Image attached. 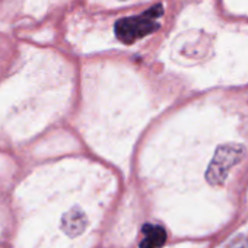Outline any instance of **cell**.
<instances>
[{"label":"cell","instance_id":"obj_1","mask_svg":"<svg viewBox=\"0 0 248 248\" xmlns=\"http://www.w3.org/2000/svg\"><path fill=\"white\" fill-rule=\"evenodd\" d=\"M164 14L162 5H155L138 16L123 18L115 24V35L124 44H133L135 41L152 34L159 28V18Z\"/></svg>","mask_w":248,"mask_h":248},{"label":"cell","instance_id":"obj_2","mask_svg":"<svg viewBox=\"0 0 248 248\" xmlns=\"http://www.w3.org/2000/svg\"><path fill=\"white\" fill-rule=\"evenodd\" d=\"M242 156H244V148L241 145L229 143V145L219 146L206 171V180L209 181V184L222 186L229 171L242 159Z\"/></svg>","mask_w":248,"mask_h":248},{"label":"cell","instance_id":"obj_3","mask_svg":"<svg viewBox=\"0 0 248 248\" xmlns=\"http://www.w3.org/2000/svg\"><path fill=\"white\" fill-rule=\"evenodd\" d=\"M167 241V231L159 223H145L140 229L138 248H162Z\"/></svg>","mask_w":248,"mask_h":248},{"label":"cell","instance_id":"obj_4","mask_svg":"<svg viewBox=\"0 0 248 248\" xmlns=\"http://www.w3.org/2000/svg\"><path fill=\"white\" fill-rule=\"evenodd\" d=\"M226 248H248V233L233 238Z\"/></svg>","mask_w":248,"mask_h":248}]
</instances>
